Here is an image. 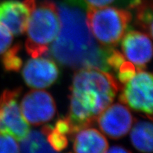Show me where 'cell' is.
<instances>
[{"instance_id": "cell-6", "label": "cell", "mask_w": 153, "mask_h": 153, "mask_svg": "<svg viewBox=\"0 0 153 153\" xmlns=\"http://www.w3.org/2000/svg\"><path fill=\"white\" fill-rule=\"evenodd\" d=\"M122 104L134 111L142 112L150 119L152 116V75L143 70H137L133 77L125 83L119 96Z\"/></svg>"}, {"instance_id": "cell-21", "label": "cell", "mask_w": 153, "mask_h": 153, "mask_svg": "<svg viewBox=\"0 0 153 153\" xmlns=\"http://www.w3.org/2000/svg\"><path fill=\"white\" fill-rule=\"evenodd\" d=\"M125 57L120 53L119 51H116L113 48L111 51L109 55H108V58H107V63L110 68H113L115 71H118L123 63L125 62Z\"/></svg>"}, {"instance_id": "cell-20", "label": "cell", "mask_w": 153, "mask_h": 153, "mask_svg": "<svg viewBox=\"0 0 153 153\" xmlns=\"http://www.w3.org/2000/svg\"><path fill=\"white\" fill-rule=\"evenodd\" d=\"M118 78L121 83L125 84L128 82L137 72L135 65L131 62L125 61L118 70Z\"/></svg>"}, {"instance_id": "cell-4", "label": "cell", "mask_w": 153, "mask_h": 153, "mask_svg": "<svg viewBox=\"0 0 153 153\" xmlns=\"http://www.w3.org/2000/svg\"><path fill=\"white\" fill-rule=\"evenodd\" d=\"M132 19L129 11L114 7L88 8L86 21L91 34L101 46L114 48L125 35Z\"/></svg>"}, {"instance_id": "cell-19", "label": "cell", "mask_w": 153, "mask_h": 153, "mask_svg": "<svg viewBox=\"0 0 153 153\" xmlns=\"http://www.w3.org/2000/svg\"><path fill=\"white\" fill-rule=\"evenodd\" d=\"M16 140L8 135L0 134V153H19Z\"/></svg>"}, {"instance_id": "cell-18", "label": "cell", "mask_w": 153, "mask_h": 153, "mask_svg": "<svg viewBox=\"0 0 153 153\" xmlns=\"http://www.w3.org/2000/svg\"><path fill=\"white\" fill-rule=\"evenodd\" d=\"M116 0H64L68 4L76 6L82 9L103 7L114 3Z\"/></svg>"}, {"instance_id": "cell-9", "label": "cell", "mask_w": 153, "mask_h": 153, "mask_svg": "<svg viewBox=\"0 0 153 153\" xmlns=\"http://www.w3.org/2000/svg\"><path fill=\"white\" fill-rule=\"evenodd\" d=\"M36 0H9L0 4V25L12 35L18 36L26 30L32 7Z\"/></svg>"}, {"instance_id": "cell-7", "label": "cell", "mask_w": 153, "mask_h": 153, "mask_svg": "<svg viewBox=\"0 0 153 153\" xmlns=\"http://www.w3.org/2000/svg\"><path fill=\"white\" fill-rule=\"evenodd\" d=\"M20 108L25 120L33 126L42 125L49 121L56 113L53 97L43 90H32L26 93Z\"/></svg>"}, {"instance_id": "cell-3", "label": "cell", "mask_w": 153, "mask_h": 153, "mask_svg": "<svg viewBox=\"0 0 153 153\" xmlns=\"http://www.w3.org/2000/svg\"><path fill=\"white\" fill-rule=\"evenodd\" d=\"M26 30L25 46L28 54L32 57H38L47 53L50 45L60 30V20L55 3L51 0L36 1L30 11Z\"/></svg>"}, {"instance_id": "cell-24", "label": "cell", "mask_w": 153, "mask_h": 153, "mask_svg": "<svg viewBox=\"0 0 153 153\" xmlns=\"http://www.w3.org/2000/svg\"><path fill=\"white\" fill-rule=\"evenodd\" d=\"M106 153H132L127 149L123 148L121 146H113L110 149L106 150Z\"/></svg>"}, {"instance_id": "cell-12", "label": "cell", "mask_w": 153, "mask_h": 153, "mask_svg": "<svg viewBox=\"0 0 153 153\" xmlns=\"http://www.w3.org/2000/svg\"><path fill=\"white\" fill-rule=\"evenodd\" d=\"M73 148L75 153H106L108 143L97 129L87 128L74 135Z\"/></svg>"}, {"instance_id": "cell-16", "label": "cell", "mask_w": 153, "mask_h": 153, "mask_svg": "<svg viewBox=\"0 0 153 153\" xmlns=\"http://www.w3.org/2000/svg\"><path fill=\"white\" fill-rule=\"evenodd\" d=\"M41 133L45 135L48 143L55 151H61L68 146V140L65 135L57 131L52 126H44L42 128Z\"/></svg>"}, {"instance_id": "cell-2", "label": "cell", "mask_w": 153, "mask_h": 153, "mask_svg": "<svg viewBox=\"0 0 153 153\" xmlns=\"http://www.w3.org/2000/svg\"><path fill=\"white\" fill-rule=\"evenodd\" d=\"M120 86L111 74L98 68L76 70L70 87V108L65 118L70 135L94 124L114 101Z\"/></svg>"}, {"instance_id": "cell-23", "label": "cell", "mask_w": 153, "mask_h": 153, "mask_svg": "<svg viewBox=\"0 0 153 153\" xmlns=\"http://www.w3.org/2000/svg\"><path fill=\"white\" fill-rule=\"evenodd\" d=\"M55 128L57 130V131H58L59 133L62 134V135H65L67 134L70 135V125H69L68 121L65 118H61V119L57 120Z\"/></svg>"}, {"instance_id": "cell-10", "label": "cell", "mask_w": 153, "mask_h": 153, "mask_svg": "<svg viewBox=\"0 0 153 153\" xmlns=\"http://www.w3.org/2000/svg\"><path fill=\"white\" fill-rule=\"evenodd\" d=\"M22 73L28 87L43 89L55 82L60 72L54 61L41 56L28 60L24 65Z\"/></svg>"}, {"instance_id": "cell-22", "label": "cell", "mask_w": 153, "mask_h": 153, "mask_svg": "<svg viewBox=\"0 0 153 153\" xmlns=\"http://www.w3.org/2000/svg\"><path fill=\"white\" fill-rule=\"evenodd\" d=\"M13 35L4 26L0 25V54H2L10 47Z\"/></svg>"}, {"instance_id": "cell-14", "label": "cell", "mask_w": 153, "mask_h": 153, "mask_svg": "<svg viewBox=\"0 0 153 153\" xmlns=\"http://www.w3.org/2000/svg\"><path fill=\"white\" fill-rule=\"evenodd\" d=\"M133 146L143 153L152 152V125L150 122L139 120L134 125L131 133Z\"/></svg>"}, {"instance_id": "cell-1", "label": "cell", "mask_w": 153, "mask_h": 153, "mask_svg": "<svg viewBox=\"0 0 153 153\" xmlns=\"http://www.w3.org/2000/svg\"><path fill=\"white\" fill-rule=\"evenodd\" d=\"M60 30L48 49L61 65L77 70L94 68L108 72L107 58L113 48L101 46L88 27L82 8L59 3Z\"/></svg>"}, {"instance_id": "cell-5", "label": "cell", "mask_w": 153, "mask_h": 153, "mask_svg": "<svg viewBox=\"0 0 153 153\" xmlns=\"http://www.w3.org/2000/svg\"><path fill=\"white\" fill-rule=\"evenodd\" d=\"M22 89L5 90L0 96V134L22 140L30 132V126L18 104Z\"/></svg>"}, {"instance_id": "cell-11", "label": "cell", "mask_w": 153, "mask_h": 153, "mask_svg": "<svg viewBox=\"0 0 153 153\" xmlns=\"http://www.w3.org/2000/svg\"><path fill=\"white\" fill-rule=\"evenodd\" d=\"M122 38L124 57L133 63L137 70H142L152 58L151 38L143 32L130 30Z\"/></svg>"}, {"instance_id": "cell-17", "label": "cell", "mask_w": 153, "mask_h": 153, "mask_svg": "<svg viewBox=\"0 0 153 153\" xmlns=\"http://www.w3.org/2000/svg\"><path fill=\"white\" fill-rule=\"evenodd\" d=\"M21 51L20 44H16L8 51H6L2 57V65L7 71L17 72L20 70L23 65L22 59L19 56Z\"/></svg>"}, {"instance_id": "cell-15", "label": "cell", "mask_w": 153, "mask_h": 153, "mask_svg": "<svg viewBox=\"0 0 153 153\" xmlns=\"http://www.w3.org/2000/svg\"><path fill=\"white\" fill-rule=\"evenodd\" d=\"M21 141L19 153H57L48 143L45 135L38 131H30Z\"/></svg>"}, {"instance_id": "cell-8", "label": "cell", "mask_w": 153, "mask_h": 153, "mask_svg": "<svg viewBox=\"0 0 153 153\" xmlns=\"http://www.w3.org/2000/svg\"><path fill=\"white\" fill-rule=\"evenodd\" d=\"M99 126L107 136L118 139L125 136L131 130L133 118L131 111L123 104H111L97 118Z\"/></svg>"}, {"instance_id": "cell-13", "label": "cell", "mask_w": 153, "mask_h": 153, "mask_svg": "<svg viewBox=\"0 0 153 153\" xmlns=\"http://www.w3.org/2000/svg\"><path fill=\"white\" fill-rule=\"evenodd\" d=\"M152 0H130L128 8L135 13V23L152 38Z\"/></svg>"}]
</instances>
